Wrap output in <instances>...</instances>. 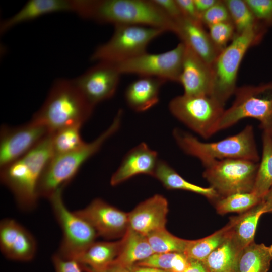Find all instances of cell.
Instances as JSON below:
<instances>
[{"label": "cell", "mask_w": 272, "mask_h": 272, "mask_svg": "<svg viewBox=\"0 0 272 272\" xmlns=\"http://www.w3.org/2000/svg\"><path fill=\"white\" fill-rule=\"evenodd\" d=\"M74 12L101 23L140 25L175 33V22L152 0H74Z\"/></svg>", "instance_id": "6da1fadb"}, {"label": "cell", "mask_w": 272, "mask_h": 272, "mask_svg": "<svg viewBox=\"0 0 272 272\" xmlns=\"http://www.w3.org/2000/svg\"><path fill=\"white\" fill-rule=\"evenodd\" d=\"M52 138V133H49L26 154L1 168L2 183L23 211H31L37 206L40 178L54 156Z\"/></svg>", "instance_id": "7a4b0ae2"}, {"label": "cell", "mask_w": 272, "mask_h": 272, "mask_svg": "<svg viewBox=\"0 0 272 272\" xmlns=\"http://www.w3.org/2000/svg\"><path fill=\"white\" fill-rule=\"evenodd\" d=\"M94 108L73 80L61 79L53 84L32 120L54 133L68 126L83 125L91 117Z\"/></svg>", "instance_id": "3957f363"}, {"label": "cell", "mask_w": 272, "mask_h": 272, "mask_svg": "<svg viewBox=\"0 0 272 272\" xmlns=\"http://www.w3.org/2000/svg\"><path fill=\"white\" fill-rule=\"evenodd\" d=\"M173 135L185 153L197 158L204 166L226 159H243L256 162L259 160L253 127L250 125L239 133L216 142H201L178 128L174 129Z\"/></svg>", "instance_id": "277c9868"}, {"label": "cell", "mask_w": 272, "mask_h": 272, "mask_svg": "<svg viewBox=\"0 0 272 272\" xmlns=\"http://www.w3.org/2000/svg\"><path fill=\"white\" fill-rule=\"evenodd\" d=\"M266 28L259 24L240 34L217 56L211 65L213 75L211 96L223 106L235 93L238 72L247 50L263 38Z\"/></svg>", "instance_id": "5b68a950"}, {"label": "cell", "mask_w": 272, "mask_h": 272, "mask_svg": "<svg viewBox=\"0 0 272 272\" xmlns=\"http://www.w3.org/2000/svg\"><path fill=\"white\" fill-rule=\"evenodd\" d=\"M122 115V111L119 110L110 126L91 142L85 143L75 151L53 156L40 178L38 187L39 197L48 199L55 191L63 189L70 183L83 164L119 129Z\"/></svg>", "instance_id": "8992f818"}, {"label": "cell", "mask_w": 272, "mask_h": 272, "mask_svg": "<svg viewBox=\"0 0 272 272\" xmlns=\"http://www.w3.org/2000/svg\"><path fill=\"white\" fill-rule=\"evenodd\" d=\"M232 105L224 110L218 131L245 118L259 121L263 130L272 132V82L237 88Z\"/></svg>", "instance_id": "52a82bcc"}, {"label": "cell", "mask_w": 272, "mask_h": 272, "mask_svg": "<svg viewBox=\"0 0 272 272\" xmlns=\"http://www.w3.org/2000/svg\"><path fill=\"white\" fill-rule=\"evenodd\" d=\"M165 32L163 30L131 25H118L111 38L98 46L91 59L118 63L146 52L148 44Z\"/></svg>", "instance_id": "ba28073f"}, {"label": "cell", "mask_w": 272, "mask_h": 272, "mask_svg": "<svg viewBox=\"0 0 272 272\" xmlns=\"http://www.w3.org/2000/svg\"><path fill=\"white\" fill-rule=\"evenodd\" d=\"M224 107L211 96L184 94L173 98L169 104V110L175 118L206 139L218 131Z\"/></svg>", "instance_id": "9c48e42d"}, {"label": "cell", "mask_w": 272, "mask_h": 272, "mask_svg": "<svg viewBox=\"0 0 272 272\" xmlns=\"http://www.w3.org/2000/svg\"><path fill=\"white\" fill-rule=\"evenodd\" d=\"M62 189L57 190L48 199L62 234L57 254L65 259L76 260L95 242L98 235L89 223L67 209L63 200Z\"/></svg>", "instance_id": "30bf717a"}, {"label": "cell", "mask_w": 272, "mask_h": 272, "mask_svg": "<svg viewBox=\"0 0 272 272\" xmlns=\"http://www.w3.org/2000/svg\"><path fill=\"white\" fill-rule=\"evenodd\" d=\"M258 162L243 159L216 160L205 166L203 177L221 197L253 190Z\"/></svg>", "instance_id": "8fae6325"}, {"label": "cell", "mask_w": 272, "mask_h": 272, "mask_svg": "<svg viewBox=\"0 0 272 272\" xmlns=\"http://www.w3.org/2000/svg\"><path fill=\"white\" fill-rule=\"evenodd\" d=\"M182 42L174 48L160 53L147 52L115 64L121 73L135 74L140 77H155L166 81L178 82L185 51Z\"/></svg>", "instance_id": "7c38bea8"}, {"label": "cell", "mask_w": 272, "mask_h": 272, "mask_svg": "<svg viewBox=\"0 0 272 272\" xmlns=\"http://www.w3.org/2000/svg\"><path fill=\"white\" fill-rule=\"evenodd\" d=\"M49 133L46 127L32 120L17 127L3 125L0 134L1 168L26 154Z\"/></svg>", "instance_id": "4fadbf2b"}, {"label": "cell", "mask_w": 272, "mask_h": 272, "mask_svg": "<svg viewBox=\"0 0 272 272\" xmlns=\"http://www.w3.org/2000/svg\"><path fill=\"white\" fill-rule=\"evenodd\" d=\"M73 81L94 107L115 94L121 73L115 63L98 62Z\"/></svg>", "instance_id": "5bb4252c"}, {"label": "cell", "mask_w": 272, "mask_h": 272, "mask_svg": "<svg viewBox=\"0 0 272 272\" xmlns=\"http://www.w3.org/2000/svg\"><path fill=\"white\" fill-rule=\"evenodd\" d=\"M74 212L90 224L98 236L106 239L122 237L129 228L128 213L100 198Z\"/></svg>", "instance_id": "9a60e30c"}, {"label": "cell", "mask_w": 272, "mask_h": 272, "mask_svg": "<svg viewBox=\"0 0 272 272\" xmlns=\"http://www.w3.org/2000/svg\"><path fill=\"white\" fill-rule=\"evenodd\" d=\"M0 248L8 259L28 261L34 257L37 243L24 227L14 219L6 218L0 223Z\"/></svg>", "instance_id": "2e32d148"}, {"label": "cell", "mask_w": 272, "mask_h": 272, "mask_svg": "<svg viewBox=\"0 0 272 272\" xmlns=\"http://www.w3.org/2000/svg\"><path fill=\"white\" fill-rule=\"evenodd\" d=\"M181 72L178 82L184 94L192 96H210L213 75L211 65L185 45Z\"/></svg>", "instance_id": "e0dca14e"}, {"label": "cell", "mask_w": 272, "mask_h": 272, "mask_svg": "<svg viewBox=\"0 0 272 272\" xmlns=\"http://www.w3.org/2000/svg\"><path fill=\"white\" fill-rule=\"evenodd\" d=\"M168 212V203L166 198L156 194L128 213L129 227L146 236L165 228Z\"/></svg>", "instance_id": "ac0fdd59"}, {"label": "cell", "mask_w": 272, "mask_h": 272, "mask_svg": "<svg viewBox=\"0 0 272 272\" xmlns=\"http://www.w3.org/2000/svg\"><path fill=\"white\" fill-rule=\"evenodd\" d=\"M159 161L157 152L146 143H142L125 155L119 167L112 175L110 184L116 186L139 174L153 176Z\"/></svg>", "instance_id": "d6986e66"}, {"label": "cell", "mask_w": 272, "mask_h": 272, "mask_svg": "<svg viewBox=\"0 0 272 272\" xmlns=\"http://www.w3.org/2000/svg\"><path fill=\"white\" fill-rule=\"evenodd\" d=\"M175 33L181 42L210 65H212L220 51L213 42L208 32L200 22L182 17L175 21Z\"/></svg>", "instance_id": "ffe728a7"}, {"label": "cell", "mask_w": 272, "mask_h": 272, "mask_svg": "<svg viewBox=\"0 0 272 272\" xmlns=\"http://www.w3.org/2000/svg\"><path fill=\"white\" fill-rule=\"evenodd\" d=\"M73 0H30L17 13L2 21L0 27L3 34L12 27L25 22L50 13L73 12Z\"/></svg>", "instance_id": "44dd1931"}, {"label": "cell", "mask_w": 272, "mask_h": 272, "mask_svg": "<svg viewBox=\"0 0 272 272\" xmlns=\"http://www.w3.org/2000/svg\"><path fill=\"white\" fill-rule=\"evenodd\" d=\"M166 82L158 78L140 77L129 84L125 90L127 104L136 112L149 110L159 102L160 88Z\"/></svg>", "instance_id": "7402d4cb"}, {"label": "cell", "mask_w": 272, "mask_h": 272, "mask_svg": "<svg viewBox=\"0 0 272 272\" xmlns=\"http://www.w3.org/2000/svg\"><path fill=\"white\" fill-rule=\"evenodd\" d=\"M120 241L117 256L113 261L130 268L154 254L146 236L128 228Z\"/></svg>", "instance_id": "603a6c76"}, {"label": "cell", "mask_w": 272, "mask_h": 272, "mask_svg": "<svg viewBox=\"0 0 272 272\" xmlns=\"http://www.w3.org/2000/svg\"><path fill=\"white\" fill-rule=\"evenodd\" d=\"M264 214L261 201L249 210L231 218L228 223L229 236L238 250L254 241L258 221Z\"/></svg>", "instance_id": "cb8c5ba5"}, {"label": "cell", "mask_w": 272, "mask_h": 272, "mask_svg": "<svg viewBox=\"0 0 272 272\" xmlns=\"http://www.w3.org/2000/svg\"><path fill=\"white\" fill-rule=\"evenodd\" d=\"M120 241L94 242L76 260L86 272H104L115 260Z\"/></svg>", "instance_id": "d4e9b609"}, {"label": "cell", "mask_w": 272, "mask_h": 272, "mask_svg": "<svg viewBox=\"0 0 272 272\" xmlns=\"http://www.w3.org/2000/svg\"><path fill=\"white\" fill-rule=\"evenodd\" d=\"M272 261V245L254 241L238 253L233 272H268Z\"/></svg>", "instance_id": "484cf974"}, {"label": "cell", "mask_w": 272, "mask_h": 272, "mask_svg": "<svg viewBox=\"0 0 272 272\" xmlns=\"http://www.w3.org/2000/svg\"><path fill=\"white\" fill-rule=\"evenodd\" d=\"M168 189L188 191L202 195L211 200L220 196L211 187H203L191 183L182 177L167 162L159 160L154 175Z\"/></svg>", "instance_id": "4316f807"}, {"label": "cell", "mask_w": 272, "mask_h": 272, "mask_svg": "<svg viewBox=\"0 0 272 272\" xmlns=\"http://www.w3.org/2000/svg\"><path fill=\"white\" fill-rule=\"evenodd\" d=\"M263 150L261 162L255 180L252 192L263 198L272 186V132L263 130Z\"/></svg>", "instance_id": "83f0119b"}, {"label": "cell", "mask_w": 272, "mask_h": 272, "mask_svg": "<svg viewBox=\"0 0 272 272\" xmlns=\"http://www.w3.org/2000/svg\"><path fill=\"white\" fill-rule=\"evenodd\" d=\"M230 225L228 223L222 229L206 237L188 240L184 252L188 259L204 261L215 249L229 236Z\"/></svg>", "instance_id": "f1b7e54d"}, {"label": "cell", "mask_w": 272, "mask_h": 272, "mask_svg": "<svg viewBox=\"0 0 272 272\" xmlns=\"http://www.w3.org/2000/svg\"><path fill=\"white\" fill-rule=\"evenodd\" d=\"M239 251L229 236L203 262L209 272H233Z\"/></svg>", "instance_id": "f546056e"}, {"label": "cell", "mask_w": 272, "mask_h": 272, "mask_svg": "<svg viewBox=\"0 0 272 272\" xmlns=\"http://www.w3.org/2000/svg\"><path fill=\"white\" fill-rule=\"evenodd\" d=\"M252 191L232 194L217 199L216 209L220 214L230 212L244 213L262 201Z\"/></svg>", "instance_id": "4dcf8cb0"}, {"label": "cell", "mask_w": 272, "mask_h": 272, "mask_svg": "<svg viewBox=\"0 0 272 272\" xmlns=\"http://www.w3.org/2000/svg\"><path fill=\"white\" fill-rule=\"evenodd\" d=\"M146 237L154 254L184 253L188 241L173 235L165 228L154 231Z\"/></svg>", "instance_id": "1f68e13d"}, {"label": "cell", "mask_w": 272, "mask_h": 272, "mask_svg": "<svg viewBox=\"0 0 272 272\" xmlns=\"http://www.w3.org/2000/svg\"><path fill=\"white\" fill-rule=\"evenodd\" d=\"M82 126L81 124L68 126L52 133L54 156L75 151L84 145L85 142L80 134Z\"/></svg>", "instance_id": "d6a6232c"}, {"label": "cell", "mask_w": 272, "mask_h": 272, "mask_svg": "<svg viewBox=\"0 0 272 272\" xmlns=\"http://www.w3.org/2000/svg\"><path fill=\"white\" fill-rule=\"evenodd\" d=\"M189 259L182 253L170 252L153 254L134 265L157 268L169 272H183Z\"/></svg>", "instance_id": "836d02e7"}, {"label": "cell", "mask_w": 272, "mask_h": 272, "mask_svg": "<svg viewBox=\"0 0 272 272\" xmlns=\"http://www.w3.org/2000/svg\"><path fill=\"white\" fill-rule=\"evenodd\" d=\"M236 30L240 34L259 23L245 0H224Z\"/></svg>", "instance_id": "e575fe53"}, {"label": "cell", "mask_w": 272, "mask_h": 272, "mask_svg": "<svg viewBox=\"0 0 272 272\" xmlns=\"http://www.w3.org/2000/svg\"><path fill=\"white\" fill-rule=\"evenodd\" d=\"M208 27L209 35L220 52L228 46L229 41L236 35L235 28L232 21L215 24Z\"/></svg>", "instance_id": "d590c367"}, {"label": "cell", "mask_w": 272, "mask_h": 272, "mask_svg": "<svg viewBox=\"0 0 272 272\" xmlns=\"http://www.w3.org/2000/svg\"><path fill=\"white\" fill-rule=\"evenodd\" d=\"M231 21L228 10L223 1H219L200 16L202 25H210Z\"/></svg>", "instance_id": "8d00e7d4"}, {"label": "cell", "mask_w": 272, "mask_h": 272, "mask_svg": "<svg viewBox=\"0 0 272 272\" xmlns=\"http://www.w3.org/2000/svg\"><path fill=\"white\" fill-rule=\"evenodd\" d=\"M257 21L265 27H272V0H245Z\"/></svg>", "instance_id": "74e56055"}, {"label": "cell", "mask_w": 272, "mask_h": 272, "mask_svg": "<svg viewBox=\"0 0 272 272\" xmlns=\"http://www.w3.org/2000/svg\"><path fill=\"white\" fill-rule=\"evenodd\" d=\"M55 272H82L78 262L74 259L62 258L55 254L52 258Z\"/></svg>", "instance_id": "f35d334b"}, {"label": "cell", "mask_w": 272, "mask_h": 272, "mask_svg": "<svg viewBox=\"0 0 272 272\" xmlns=\"http://www.w3.org/2000/svg\"><path fill=\"white\" fill-rule=\"evenodd\" d=\"M175 22L183 17L176 0H152Z\"/></svg>", "instance_id": "ab89813d"}, {"label": "cell", "mask_w": 272, "mask_h": 272, "mask_svg": "<svg viewBox=\"0 0 272 272\" xmlns=\"http://www.w3.org/2000/svg\"><path fill=\"white\" fill-rule=\"evenodd\" d=\"M183 16L191 20L200 22V15L198 13L194 0H176Z\"/></svg>", "instance_id": "60d3db41"}, {"label": "cell", "mask_w": 272, "mask_h": 272, "mask_svg": "<svg viewBox=\"0 0 272 272\" xmlns=\"http://www.w3.org/2000/svg\"><path fill=\"white\" fill-rule=\"evenodd\" d=\"M183 272H209L204 262L189 259L188 264Z\"/></svg>", "instance_id": "b9f144b4"}, {"label": "cell", "mask_w": 272, "mask_h": 272, "mask_svg": "<svg viewBox=\"0 0 272 272\" xmlns=\"http://www.w3.org/2000/svg\"><path fill=\"white\" fill-rule=\"evenodd\" d=\"M218 0H194L196 9L201 15L214 5Z\"/></svg>", "instance_id": "7bdbcfd3"}, {"label": "cell", "mask_w": 272, "mask_h": 272, "mask_svg": "<svg viewBox=\"0 0 272 272\" xmlns=\"http://www.w3.org/2000/svg\"><path fill=\"white\" fill-rule=\"evenodd\" d=\"M264 213L272 212V186L262 200Z\"/></svg>", "instance_id": "ee69618b"}, {"label": "cell", "mask_w": 272, "mask_h": 272, "mask_svg": "<svg viewBox=\"0 0 272 272\" xmlns=\"http://www.w3.org/2000/svg\"><path fill=\"white\" fill-rule=\"evenodd\" d=\"M131 272H169L155 267L134 265L130 268Z\"/></svg>", "instance_id": "f6af8a7d"}, {"label": "cell", "mask_w": 272, "mask_h": 272, "mask_svg": "<svg viewBox=\"0 0 272 272\" xmlns=\"http://www.w3.org/2000/svg\"><path fill=\"white\" fill-rule=\"evenodd\" d=\"M104 272H131L130 268L113 262Z\"/></svg>", "instance_id": "bcb514c9"}]
</instances>
